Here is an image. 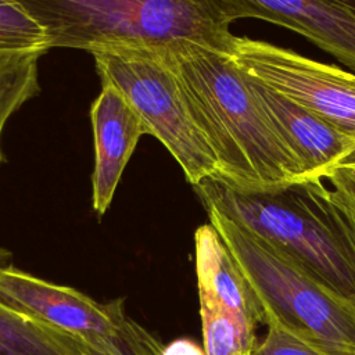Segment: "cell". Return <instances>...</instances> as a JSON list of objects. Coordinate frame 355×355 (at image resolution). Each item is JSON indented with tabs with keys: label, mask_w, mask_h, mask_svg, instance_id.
I'll use <instances>...</instances> for the list:
<instances>
[{
	"label": "cell",
	"mask_w": 355,
	"mask_h": 355,
	"mask_svg": "<svg viewBox=\"0 0 355 355\" xmlns=\"http://www.w3.org/2000/svg\"><path fill=\"white\" fill-rule=\"evenodd\" d=\"M244 355H250V351H247V352H245V354H244Z\"/></svg>",
	"instance_id": "20"
},
{
	"label": "cell",
	"mask_w": 355,
	"mask_h": 355,
	"mask_svg": "<svg viewBox=\"0 0 355 355\" xmlns=\"http://www.w3.org/2000/svg\"><path fill=\"white\" fill-rule=\"evenodd\" d=\"M193 187L205 209L218 211L355 301V216L323 180L241 190L207 178Z\"/></svg>",
	"instance_id": "2"
},
{
	"label": "cell",
	"mask_w": 355,
	"mask_h": 355,
	"mask_svg": "<svg viewBox=\"0 0 355 355\" xmlns=\"http://www.w3.org/2000/svg\"><path fill=\"white\" fill-rule=\"evenodd\" d=\"M47 50L44 29L18 3L0 0V58L43 54Z\"/></svg>",
	"instance_id": "14"
},
{
	"label": "cell",
	"mask_w": 355,
	"mask_h": 355,
	"mask_svg": "<svg viewBox=\"0 0 355 355\" xmlns=\"http://www.w3.org/2000/svg\"><path fill=\"white\" fill-rule=\"evenodd\" d=\"M265 313L324 355H355V301L329 290L268 241L208 208Z\"/></svg>",
	"instance_id": "4"
},
{
	"label": "cell",
	"mask_w": 355,
	"mask_h": 355,
	"mask_svg": "<svg viewBox=\"0 0 355 355\" xmlns=\"http://www.w3.org/2000/svg\"><path fill=\"white\" fill-rule=\"evenodd\" d=\"M266 334L255 340L250 355H324L320 349L293 334L273 316L265 313Z\"/></svg>",
	"instance_id": "17"
},
{
	"label": "cell",
	"mask_w": 355,
	"mask_h": 355,
	"mask_svg": "<svg viewBox=\"0 0 355 355\" xmlns=\"http://www.w3.org/2000/svg\"><path fill=\"white\" fill-rule=\"evenodd\" d=\"M101 83L116 87L193 186L219 178L216 157L197 126L182 86L155 47H108L92 53Z\"/></svg>",
	"instance_id": "5"
},
{
	"label": "cell",
	"mask_w": 355,
	"mask_h": 355,
	"mask_svg": "<svg viewBox=\"0 0 355 355\" xmlns=\"http://www.w3.org/2000/svg\"><path fill=\"white\" fill-rule=\"evenodd\" d=\"M229 55L250 78L355 139L354 72L247 36H234Z\"/></svg>",
	"instance_id": "6"
},
{
	"label": "cell",
	"mask_w": 355,
	"mask_h": 355,
	"mask_svg": "<svg viewBox=\"0 0 355 355\" xmlns=\"http://www.w3.org/2000/svg\"><path fill=\"white\" fill-rule=\"evenodd\" d=\"M245 76L277 129L302 159L308 179L324 180L334 166L355 151V139L341 133L305 107Z\"/></svg>",
	"instance_id": "11"
},
{
	"label": "cell",
	"mask_w": 355,
	"mask_h": 355,
	"mask_svg": "<svg viewBox=\"0 0 355 355\" xmlns=\"http://www.w3.org/2000/svg\"><path fill=\"white\" fill-rule=\"evenodd\" d=\"M94 139L92 207L101 216L110 208L122 172L146 128L126 97L112 85L103 83L90 107Z\"/></svg>",
	"instance_id": "9"
},
{
	"label": "cell",
	"mask_w": 355,
	"mask_h": 355,
	"mask_svg": "<svg viewBox=\"0 0 355 355\" xmlns=\"http://www.w3.org/2000/svg\"><path fill=\"white\" fill-rule=\"evenodd\" d=\"M161 355H205V351L193 340L178 338L168 345H162Z\"/></svg>",
	"instance_id": "18"
},
{
	"label": "cell",
	"mask_w": 355,
	"mask_h": 355,
	"mask_svg": "<svg viewBox=\"0 0 355 355\" xmlns=\"http://www.w3.org/2000/svg\"><path fill=\"white\" fill-rule=\"evenodd\" d=\"M338 1H341V3H344V4H347V6L352 7V8H355V0H338Z\"/></svg>",
	"instance_id": "19"
},
{
	"label": "cell",
	"mask_w": 355,
	"mask_h": 355,
	"mask_svg": "<svg viewBox=\"0 0 355 355\" xmlns=\"http://www.w3.org/2000/svg\"><path fill=\"white\" fill-rule=\"evenodd\" d=\"M157 50L176 75L190 112L216 157V179L241 190L308 179L302 159L229 54L186 40Z\"/></svg>",
	"instance_id": "1"
},
{
	"label": "cell",
	"mask_w": 355,
	"mask_h": 355,
	"mask_svg": "<svg viewBox=\"0 0 355 355\" xmlns=\"http://www.w3.org/2000/svg\"><path fill=\"white\" fill-rule=\"evenodd\" d=\"M40 55L19 54L0 58V139L8 118L40 90L37 72ZM3 161L0 146V164Z\"/></svg>",
	"instance_id": "13"
},
{
	"label": "cell",
	"mask_w": 355,
	"mask_h": 355,
	"mask_svg": "<svg viewBox=\"0 0 355 355\" xmlns=\"http://www.w3.org/2000/svg\"><path fill=\"white\" fill-rule=\"evenodd\" d=\"M234 19L294 31L355 71V8L338 0H226Z\"/></svg>",
	"instance_id": "8"
},
{
	"label": "cell",
	"mask_w": 355,
	"mask_h": 355,
	"mask_svg": "<svg viewBox=\"0 0 355 355\" xmlns=\"http://www.w3.org/2000/svg\"><path fill=\"white\" fill-rule=\"evenodd\" d=\"M46 32L49 47L93 53L193 42L230 54L236 35L226 0H12Z\"/></svg>",
	"instance_id": "3"
},
{
	"label": "cell",
	"mask_w": 355,
	"mask_h": 355,
	"mask_svg": "<svg viewBox=\"0 0 355 355\" xmlns=\"http://www.w3.org/2000/svg\"><path fill=\"white\" fill-rule=\"evenodd\" d=\"M87 355H161L162 344L125 312L116 330L85 344Z\"/></svg>",
	"instance_id": "16"
},
{
	"label": "cell",
	"mask_w": 355,
	"mask_h": 355,
	"mask_svg": "<svg viewBox=\"0 0 355 355\" xmlns=\"http://www.w3.org/2000/svg\"><path fill=\"white\" fill-rule=\"evenodd\" d=\"M0 355H87L85 343L0 301Z\"/></svg>",
	"instance_id": "12"
},
{
	"label": "cell",
	"mask_w": 355,
	"mask_h": 355,
	"mask_svg": "<svg viewBox=\"0 0 355 355\" xmlns=\"http://www.w3.org/2000/svg\"><path fill=\"white\" fill-rule=\"evenodd\" d=\"M10 258V252L0 248V301L85 344L116 330L126 312L123 300L97 302L72 287L14 268Z\"/></svg>",
	"instance_id": "7"
},
{
	"label": "cell",
	"mask_w": 355,
	"mask_h": 355,
	"mask_svg": "<svg viewBox=\"0 0 355 355\" xmlns=\"http://www.w3.org/2000/svg\"><path fill=\"white\" fill-rule=\"evenodd\" d=\"M202 347L205 355H244L254 344L248 343L236 322L219 306L200 300Z\"/></svg>",
	"instance_id": "15"
},
{
	"label": "cell",
	"mask_w": 355,
	"mask_h": 355,
	"mask_svg": "<svg viewBox=\"0 0 355 355\" xmlns=\"http://www.w3.org/2000/svg\"><path fill=\"white\" fill-rule=\"evenodd\" d=\"M194 245L198 298L225 311L254 344L257 327L265 324V309L232 252L211 223L196 230Z\"/></svg>",
	"instance_id": "10"
}]
</instances>
